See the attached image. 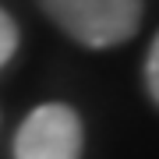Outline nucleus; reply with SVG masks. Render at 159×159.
Returning <instances> with one entry per match:
<instances>
[{
  "instance_id": "nucleus-2",
  "label": "nucleus",
  "mask_w": 159,
  "mask_h": 159,
  "mask_svg": "<svg viewBox=\"0 0 159 159\" xmlns=\"http://www.w3.org/2000/svg\"><path fill=\"white\" fill-rule=\"evenodd\" d=\"M14 159H81V120L71 106L46 102L14 134Z\"/></svg>"
},
{
  "instance_id": "nucleus-3",
  "label": "nucleus",
  "mask_w": 159,
  "mask_h": 159,
  "mask_svg": "<svg viewBox=\"0 0 159 159\" xmlns=\"http://www.w3.org/2000/svg\"><path fill=\"white\" fill-rule=\"evenodd\" d=\"M14 50H18V29H14L11 18L0 11V67L14 57Z\"/></svg>"
},
{
  "instance_id": "nucleus-1",
  "label": "nucleus",
  "mask_w": 159,
  "mask_h": 159,
  "mask_svg": "<svg viewBox=\"0 0 159 159\" xmlns=\"http://www.w3.org/2000/svg\"><path fill=\"white\" fill-rule=\"evenodd\" d=\"M39 7L92 50L124 43L142 25V0H39Z\"/></svg>"
},
{
  "instance_id": "nucleus-4",
  "label": "nucleus",
  "mask_w": 159,
  "mask_h": 159,
  "mask_svg": "<svg viewBox=\"0 0 159 159\" xmlns=\"http://www.w3.org/2000/svg\"><path fill=\"white\" fill-rule=\"evenodd\" d=\"M145 81H148L152 99L159 102V35L152 39V50H148V60H145Z\"/></svg>"
}]
</instances>
